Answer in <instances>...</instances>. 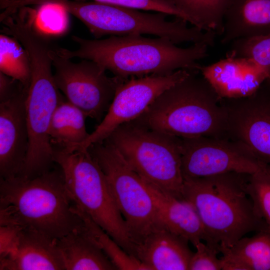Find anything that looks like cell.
<instances>
[{
	"label": "cell",
	"instance_id": "1",
	"mask_svg": "<svg viewBox=\"0 0 270 270\" xmlns=\"http://www.w3.org/2000/svg\"><path fill=\"white\" fill-rule=\"evenodd\" d=\"M72 38L78 48L70 50L56 48L58 54L70 59L93 60L123 80L168 75L180 70L200 72L201 64L198 62L208 56L209 46L199 42L181 48L166 38L142 35L94 40L72 36Z\"/></svg>",
	"mask_w": 270,
	"mask_h": 270
},
{
	"label": "cell",
	"instance_id": "2",
	"mask_svg": "<svg viewBox=\"0 0 270 270\" xmlns=\"http://www.w3.org/2000/svg\"><path fill=\"white\" fill-rule=\"evenodd\" d=\"M74 205L60 168L32 178H0V225H15L58 239L84 226Z\"/></svg>",
	"mask_w": 270,
	"mask_h": 270
},
{
	"label": "cell",
	"instance_id": "3",
	"mask_svg": "<svg viewBox=\"0 0 270 270\" xmlns=\"http://www.w3.org/2000/svg\"><path fill=\"white\" fill-rule=\"evenodd\" d=\"M249 174L184 178L183 198L194 207L206 234L220 248L232 247L250 232L269 230L246 192Z\"/></svg>",
	"mask_w": 270,
	"mask_h": 270
},
{
	"label": "cell",
	"instance_id": "4",
	"mask_svg": "<svg viewBox=\"0 0 270 270\" xmlns=\"http://www.w3.org/2000/svg\"><path fill=\"white\" fill-rule=\"evenodd\" d=\"M220 98L200 72H192L161 94L132 121L180 138H227Z\"/></svg>",
	"mask_w": 270,
	"mask_h": 270
},
{
	"label": "cell",
	"instance_id": "5",
	"mask_svg": "<svg viewBox=\"0 0 270 270\" xmlns=\"http://www.w3.org/2000/svg\"><path fill=\"white\" fill-rule=\"evenodd\" d=\"M80 20L95 39L105 36L151 34L168 38L177 44L203 42L212 46L215 34L212 32L188 26V22L176 18L166 20L168 14L149 13L138 10L92 1L48 0Z\"/></svg>",
	"mask_w": 270,
	"mask_h": 270
},
{
	"label": "cell",
	"instance_id": "6",
	"mask_svg": "<svg viewBox=\"0 0 270 270\" xmlns=\"http://www.w3.org/2000/svg\"><path fill=\"white\" fill-rule=\"evenodd\" d=\"M54 162L61 170L74 204L84 211L124 251L134 256L126 222L111 193L106 176L89 150L54 147Z\"/></svg>",
	"mask_w": 270,
	"mask_h": 270
},
{
	"label": "cell",
	"instance_id": "7",
	"mask_svg": "<svg viewBox=\"0 0 270 270\" xmlns=\"http://www.w3.org/2000/svg\"><path fill=\"white\" fill-rule=\"evenodd\" d=\"M180 140L132 121L119 126L105 140L144 180L182 198Z\"/></svg>",
	"mask_w": 270,
	"mask_h": 270
},
{
	"label": "cell",
	"instance_id": "8",
	"mask_svg": "<svg viewBox=\"0 0 270 270\" xmlns=\"http://www.w3.org/2000/svg\"><path fill=\"white\" fill-rule=\"evenodd\" d=\"M104 172L134 244L160 224L146 181L106 140L88 150Z\"/></svg>",
	"mask_w": 270,
	"mask_h": 270
},
{
	"label": "cell",
	"instance_id": "9",
	"mask_svg": "<svg viewBox=\"0 0 270 270\" xmlns=\"http://www.w3.org/2000/svg\"><path fill=\"white\" fill-rule=\"evenodd\" d=\"M52 62L38 58L31 62V80L25 100L28 150L20 176L32 178L49 170L54 148L49 130L52 115L62 97L52 71Z\"/></svg>",
	"mask_w": 270,
	"mask_h": 270
},
{
	"label": "cell",
	"instance_id": "10",
	"mask_svg": "<svg viewBox=\"0 0 270 270\" xmlns=\"http://www.w3.org/2000/svg\"><path fill=\"white\" fill-rule=\"evenodd\" d=\"M56 84L66 99L87 116L101 122L115 96L118 86L125 80L110 77L98 63L83 59L74 62L52 52Z\"/></svg>",
	"mask_w": 270,
	"mask_h": 270
},
{
	"label": "cell",
	"instance_id": "11",
	"mask_svg": "<svg viewBox=\"0 0 270 270\" xmlns=\"http://www.w3.org/2000/svg\"><path fill=\"white\" fill-rule=\"evenodd\" d=\"M193 71L180 70L168 75L132 78L118 88L106 114L88 138L74 151H86L105 140L119 126L140 116L164 92Z\"/></svg>",
	"mask_w": 270,
	"mask_h": 270
},
{
	"label": "cell",
	"instance_id": "12",
	"mask_svg": "<svg viewBox=\"0 0 270 270\" xmlns=\"http://www.w3.org/2000/svg\"><path fill=\"white\" fill-rule=\"evenodd\" d=\"M184 178H200L230 172L252 174L265 163L242 144L227 138H180Z\"/></svg>",
	"mask_w": 270,
	"mask_h": 270
},
{
	"label": "cell",
	"instance_id": "13",
	"mask_svg": "<svg viewBox=\"0 0 270 270\" xmlns=\"http://www.w3.org/2000/svg\"><path fill=\"white\" fill-rule=\"evenodd\" d=\"M227 138L244 146L260 162L270 165V82L252 94L220 98Z\"/></svg>",
	"mask_w": 270,
	"mask_h": 270
},
{
	"label": "cell",
	"instance_id": "14",
	"mask_svg": "<svg viewBox=\"0 0 270 270\" xmlns=\"http://www.w3.org/2000/svg\"><path fill=\"white\" fill-rule=\"evenodd\" d=\"M27 92L23 88L0 102V178L19 176L24 166L29 146L25 112Z\"/></svg>",
	"mask_w": 270,
	"mask_h": 270
},
{
	"label": "cell",
	"instance_id": "15",
	"mask_svg": "<svg viewBox=\"0 0 270 270\" xmlns=\"http://www.w3.org/2000/svg\"><path fill=\"white\" fill-rule=\"evenodd\" d=\"M200 72L222 98L248 96L268 78V75L252 61L227 56L211 64L201 65Z\"/></svg>",
	"mask_w": 270,
	"mask_h": 270
},
{
	"label": "cell",
	"instance_id": "16",
	"mask_svg": "<svg viewBox=\"0 0 270 270\" xmlns=\"http://www.w3.org/2000/svg\"><path fill=\"white\" fill-rule=\"evenodd\" d=\"M188 242L161 225L134 244V256L148 270H188Z\"/></svg>",
	"mask_w": 270,
	"mask_h": 270
},
{
	"label": "cell",
	"instance_id": "17",
	"mask_svg": "<svg viewBox=\"0 0 270 270\" xmlns=\"http://www.w3.org/2000/svg\"><path fill=\"white\" fill-rule=\"evenodd\" d=\"M0 270H64L56 239L39 232L21 228L15 250L0 258Z\"/></svg>",
	"mask_w": 270,
	"mask_h": 270
},
{
	"label": "cell",
	"instance_id": "18",
	"mask_svg": "<svg viewBox=\"0 0 270 270\" xmlns=\"http://www.w3.org/2000/svg\"><path fill=\"white\" fill-rule=\"evenodd\" d=\"M146 182L160 222L164 227L186 238L194 246L200 242L204 240L210 246L220 248L213 244L206 234L196 208L190 202Z\"/></svg>",
	"mask_w": 270,
	"mask_h": 270
},
{
	"label": "cell",
	"instance_id": "19",
	"mask_svg": "<svg viewBox=\"0 0 270 270\" xmlns=\"http://www.w3.org/2000/svg\"><path fill=\"white\" fill-rule=\"evenodd\" d=\"M270 34V0H230L220 43Z\"/></svg>",
	"mask_w": 270,
	"mask_h": 270
},
{
	"label": "cell",
	"instance_id": "20",
	"mask_svg": "<svg viewBox=\"0 0 270 270\" xmlns=\"http://www.w3.org/2000/svg\"><path fill=\"white\" fill-rule=\"evenodd\" d=\"M66 270H118L85 225L56 239Z\"/></svg>",
	"mask_w": 270,
	"mask_h": 270
},
{
	"label": "cell",
	"instance_id": "21",
	"mask_svg": "<svg viewBox=\"0 0 270 270\" xmlns=\"http://www.w3.org/2000/svg\"><path fill=\"white\" fill-rule=\"evenodd\" d=\"M222 270H270V230L242 237L232 247L220 248Z\"/></svg>",
	"mask_w": 270,
	"mask_h": 270
},
{
	"label": "cell",
	"instance_id": "22",
	"mask_svg": "<svg viewBox=\"0 0 270 270\" xmlns=\"http://www.w3.org/2000/svg\"><path fill=\"white\" fill-rule=\"evenodd\" d=\"M86 114L62 98L52 115L49 134L53 146L72 151L88 136Z\"/></svg>",
	"mask_w": 270,
	"mask_h": 270
},
{
	"label": "cell",
	"instance_id": "23",
	"mask_svg": "<svg viewBox=\"0 0 270 270\" xmlns=\"http://www.w3.org/2000/svg\"><path fill=\"white\" fill-rule=\"evenodd\" d=\"M192 20V26L222 36L224 18L230 0H172Z\"/></svg>",
	"mask_w": 270,
	"mask_h": 270
},
{
	"label": "cell",
	"instance_id": "24",
	"mask_svg": "<svg viewBox=\"0 0 270 270\" xmlns=\"http://www.w3.org/2000/svg\"><path fill=\"white\" fill-rule=\"evenodd\" d=\"M0 72L20 82L28 90L31 80V65L28 53L14 36L0 34Z\"/></svg>",
	"mask_w": 270,
	"mask_h": 270
},
{
	"label": "cell",
	"instance_id": "25",
	"mask_svg": "<svg viewBox=\"0 0 270 270\" xmlns=\"http://www.w3.org/2000/svg\"><path fill=\"white\" fill-rule=\"evenodd\" d=\"M75 212L83 220L90 236L119 270H148L136 257L124 251L84 211L74 206Z\"/></svg>",
	"mask_w": 270,
	"mask_h": 270
},
{
	"label": "cell",
	"instance_id": "26",
	"mask_svg": "<svg viewBox=\"0 0 270 270\" xmlns=\"http://www.w3.org/2000/svg\"><path fill=\"white\" fill-rule=\"evenodd\" d=\"M227 56L248 58L270 76V34L236 39L230 43Z\"/></svg>",
	"mask_w": 270,
	"mask_h": 270
},
{
	"label": "cell",
	"instance_id": "27",
	"mask_svg": "<svg viewBox=\"0 0 270 270\" xmlns=\"http://www.w3.org/2000/svg\"><path fill=\"white\" fill-rule=\"evenodd\" d=\"M246 192L256 214L270 230V165L264 164L256 172L249 174Z\"/></svg>",
	"mask_w": 270,
	"mask_h": 270
},
{
	"label": "cell",
	"instance_id": "28",
	"mask_svg": "<svg viewBox=\"0 0 270 270\" xmlns=\"http://www.w3.org/2000/svg\"><path fill=\"white\" fill-rule=\"evenodd\" d=\"M92 1L138 10L154 11L174 16L192 24L191 19L175 5L172 0H78Z\"/></svg>",
	"mask_w": 270,
	"mask_h": 270
},
{
	"label": "cell",
	"instance_id": "29",
	"mask_svg": "<svg viewBox=\"0 0 270 270\" xmlns=\"http://www.w3.org/2000/svg\"><path fill=\"white\" fill-rule=\"evenodd\" d=\"M194 247L196 251L190 259L188 270H222L221 261L217 256L219 249L202 241Z\"/></svg>",
	"mask_w": 270,
	"mask_h": 270
},
{
	"label": "cell",
	"instance_id": "30",
	"mask_svg": "<svg viewBox=\"0 0 270 270\" xmlns=\"http://www.w3.org/2000/svg\"><path fill=\"white\" fill-rule=\"evenodd\" d=\"M21 228L12 224L0 225V258L13 252L18 245Z\"/></svg>",
	"mask_w": 270,
	"mask_h": 270
},
{
	"label": "cell",
	"instance_id": "31",
	"mask_svg": "<svg viewBox=\"0 0 270 270\" xmlns=\"http://www.w3.org/2000/svg\"><path fill=\"white\" fill-rule=\"evenodd\" d=\"M23 88L18 81L0 72V102L8 100Z\"/></svg>",
	"mask_w": 270,
	"mask_h": 270
},
{
	"label": "cell",
	"instance_id": "32",
	"mask_svg": "<svg viewBox=\"0 0 270 270\" xmlns=\"http://www.w3.org/2000/svg\"><path fill=\"white\" fill-rule=\"evenodd\" d=\"M267 80L270 82V76L268 78Z\"/></svg>",
	"mask_w": 270,
	"mask_h": 270
},
{
	"label": "cell",
	"instance_id": "33",
	"mask_svg": "<svg viewBox=\"0 0 270 270\" xmlns=\"http://www.w3.org/2000/svg\"><path fill=\"white\" fill-rule=\"evenodd\" d=\"M6 0H0V3L4 2Z\"/></svg>",
	"mask_w": 270,
	"mask_h": 270
}]
</instances>
